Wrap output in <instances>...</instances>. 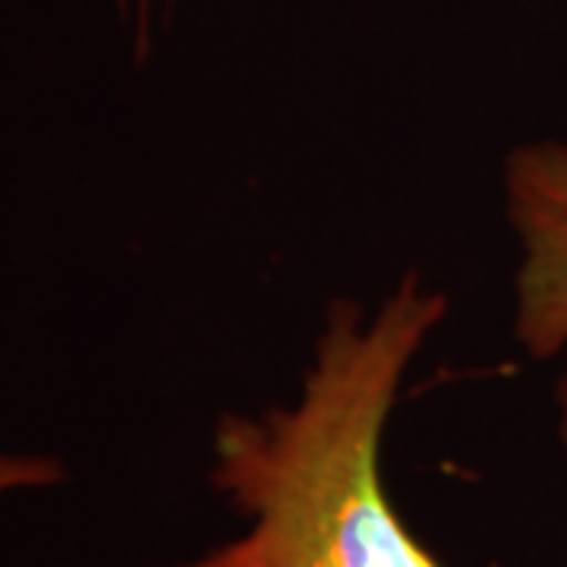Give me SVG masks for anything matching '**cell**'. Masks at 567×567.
Returning <instances> with one entry per match:
<instances>
[{
    "label": "cell",
    "instance_id": "obj_1",
    "mask_svg": "<svg viewBox=\"0 0 567 567\" xmlns=\"http://www.w3.org/2000/svg\"><path fill=\"white\" fill-rule=\"evenodd\" d=\"M445 312V293L416 275L372 319L347 300L331 306L297 404L221 416L212 483L246 529L181 567H442L391 505L382 439Z\"/></svg>",
    "mask_w": 567,
    "mask_h": 567
},
{
    "label": "cell",
    "instance_id": "obj_2",
    "mask_svg": "<svg viewBox=\"0 0 567 567\" xmlns=\"http://www.w3.org/2000/svg\"><path fill=\"white\" fill-rule=\"evenodd\" d=\"M507 218L524 262L517 271L514 334L529 357L548 360L567 347V145L533 142L505 167Z\"/></svg>",
    "mask_w": 567,
    "mask_h": 567
},
{
    "label": "cell",
    "instance_id": "obj_3",
    "mask_svg": "<svg viewBox=\"0 0 567 567\" xmlns=\"http://www.w3.org/2000/svg\"><path fill=\"white\" fill-rule=\"evenodd\" d=\"M63 476V466L54 457L41 454H3L0 451V495L17 492V488H44L58 486Z\"/></svg>",
    "mask_w": 567,
    "mask_h": 567
},
{
    "label": "cell",
    "instance_id": "obj_4",
    "mask_svg": "<svg viewBox=\"0 0 567 567\" xmlns=\"http://www.w3.org/2000/svg\"><path fill=\"white\" fill-rule=\"evenodd\" d=\"M555 401H558V432H561V442H565L567 451V372L561 375V382H558Z\"/></svg>",
    "mask_w": 567,
    "mask_h": 567
}]
</instances>
